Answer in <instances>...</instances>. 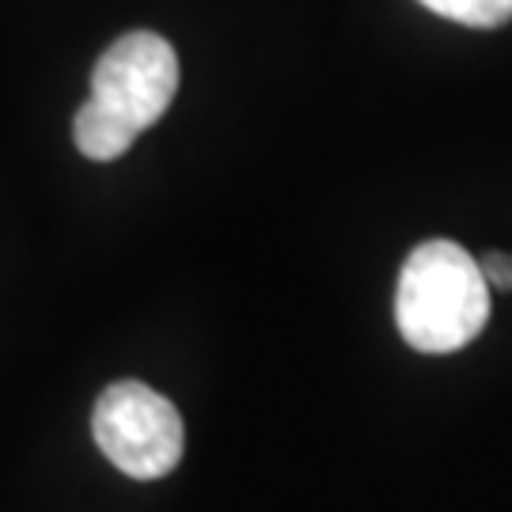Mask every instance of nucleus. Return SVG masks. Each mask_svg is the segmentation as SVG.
Instances as JSON below:
<instances>
[{"label":"nucleus","mask_w":512,"mask_h":512,"mask_svg":"<svg viewBox=\"0 0 512 512\" xmlns=\"http://www.w3.org/2000/svg\"><path fill=\"white\" fill-rule=\"evenodd\" d=\"M490 319V285L482 266L452 239L418 243L399 270L395 323L418 353L471 346Z\"/></svg>","instance_id":"f257e3e1"},{"label":"nucleus","mask_w":512,"mask_h":512,"mask_svg":"<svg viewBox=\"0 0 512 512\" xmlns=\"http://www.w3.org/2000/svg\"><path fill=\"white\" fill-rule=\"evenodd\" d=\"M92 437L99 452L137 482L171 475L186 444L175 403L141 380H118L95 399Z\"/></svg>","instance_id":"f03ea898"},{"label":"nucleus","mask_w":512,"mask_h":512,"mask_svg":"<svg viewBox=\"0 0 512 512\" xmlns=\"http://www.w3.org/2000/svg\"><path fill=\"white\" fill-rule=\"evenodd\" d=\"M179 92V57L171 42L152 31H129L92 69V103L133 137L167 114Z\"/></svg>","instance_id":"7ed1b4c3"},{"label":"nucleus","mask_w":512,"mask_h":512,"mask_svg":"<svg viewBox=\"0 0 512 512\" xmlns=\"http://www.w3.org/2000/svg\"><path fill=\"white\" fill-rule=\"evenodd\" d=\"M429 12L463 23V27H478V31H490L512 19V0H418Z\"/></svg>","instance_id":"20e7f679"},{"label":"nucleus","mask_w":512,"mask_h":512,"mask_svg":"<svg viewBox=\"0 0 512 512\" xmlns=\"http://www.w3.org/2000/svg\"><path fill=\"white\" fill-rule=\"evenodd\" d=\"M478 266H482V277H486L490 289H512V255L490 251Z\"/></svg>","instance_id":"39448f33"}]
</instances>
